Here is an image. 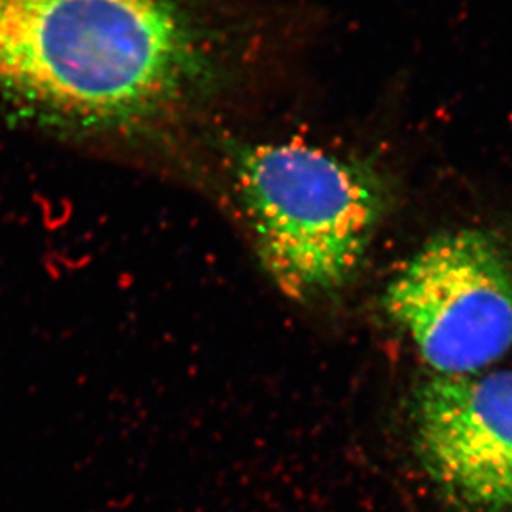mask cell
<instances>
[{"instance_id": "3957f363", "label": "cell", "mask_w": 512, "mask_h": 512, "mask_svg": "<svg viewBox=\"0 0 512 512\" xmlns=\"http://www.w3.org/2000/svg\"><path fill=\"white\" fill-rule=\"evenodd\" d=\"M409 421L419 463L446 501L512 512V371L421 381Z\"/></svg>"}, {"instance_id": "6da1fadb", "label": "cell", "mask_w": 512, "mask_h": 512, "mask_svg": "<svg viewBox=\"0 0 512 512\" xmlns=\"http://www.w3.org/2000/svg\"><path fill=\"white\" fill-rule=\"evenodd\" d=\"M233 200L276 288L301 305L330 300L360 271L386 210V187L365 163L303 142L227 150Z\"/></svg>"}, {"instance_id": "7a4b0ae2", "label": "cell", "mask_w": 512, "mask_h": 512, "mask_svg": "<svg viewBox=\"0 0 512 512\" xmlns=\"http://www.w3.org/2000/svg\"><path fill=\"white\" fill-rule=\"evenodd\" d=\"M381 301L436 375H478L512 348V256L486 230L429 238Z\"/></svg>"}]
</instances>
